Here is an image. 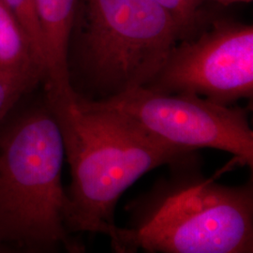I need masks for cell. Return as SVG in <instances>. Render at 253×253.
<instances>
[{
	"instance_id": "7c38bea8",
	"label": "cell",
	"mask_w": 253,
	"mask_h": 253,
	"mask_svg": "<svg viewBox=\"0 0 253 253\" xmlns=\"http://www.w3.org/2000/svg\"><path fill=\"white\" fill-rule=\"evenodd\" d=\"M214 1L222 5H231V4H236V3H250L253 0H214Z\"/></svg>"
},
{
	"instance_id": "9c48e42d",
	"label": "cell",
	"mask_w": 253,
	"mask_h": 253,
	"mask_svg": "<svg viewBox=\"0 0 253 253\" xmlns=\"http://www.w3.org/2000/svg\"><path fill=\"white\" fill-rule=\"evenodd\" d=\"M43 79L33 73H20L0 67V121L22 98L36 90Z\"/></svg>"
},
{
	"instance_id": "4fadbf2b",
	"label": "cell",
	"mask_w": 253,
	"mask_h": 253,
	"mask_svg": "<svg viewBox=\"0 0 253 253\" xmlns=\"http://www.w3.org/2000/svg\"><path fill=\"white\" fill-rule=\"evenodd\" d=\"M0 253H3V251L0 249Z\"/></svg>"
},
{
	"instance_id": "52a82bcc",
	"label": "cell",
	"mask_w": 253,
	"mask_h": 253,
	"mask_svg": "<svg viewBox=\"0 0 253 253\" xmlns=\"http://www.w3.org/2000/svg\"><path fill=\"white\" fill-rule=\"evenodd\" d=\"M77 4L78 0H36L45 60L43 90L50 96H65L74 92L68 58Z\"/></svg>"
},
{
	"instance_id": "277c9868",
	"label": "cell",
	"mask_w": 253,
	"mask_h": 253,
	"mask_svg": "<svg viewBox=\"0 0 253 253\" xmlns=\"http://www.w3.org/2000/svg\"><path fill=\"white\" fill-rule=\"evenodd\" d=\"M77 9L81 23L69 72H78L74 92L87 100L145 86L184 41L175 20L154 0H78Z\"/></svg>"
},
{
	"instance_id": "3957f363",
	"label": "cell",
	"mask_w": 253,
	"mask_h": 253,
	"mask_svg": "<svg viewBox=\"0 0 253 253\" xmlns=\"http://www.w3.org/2000/svg\"><path fill=\"white\" fill-rule=\"evenodd\" d=\"M34 91L0 121V249L82 253L66 227L61 130L44 91Z\"/></svg>"
},
{
	"instance_id": "30bf717a",
	"label": "cell",
	"mask_w": 253,
	"mask_h": 253,
	"mask_svg": "<svg viewBox=\"0 0 253 253\" xmlns=\"http://www.w3.org/2000/svg\"><path fill=\"white\" fill-rule=\"evenodd\" d=\"M9 8L19 24L23 27L32 45L39 61L45 71L43 42L39 18L37 14L36 0H2Z\"/></svg>"
},
{
	"instance_id": "ba28073f",
	"label": "cell",
	"mask_w": 253,
	"mask_h": 253,
	"mask_svg": "<svg viewBox=\"0 0 253 253\" xmlns=\"http://www.w3.org/2000/svg\"><path fill=\"white\" fill-rule=\"evenodd\" d=\"M0 67L20 73L40 75L45 71L39 61L23 27L11 10L0 0Z\"/></svg>"
},
{
	"instance_id": "6da1fadb",
	"label": "cell",
	"mask_w": 253,
	"mask_h": 253,
	"mask_svg": "<svg viewBox=\"0 0 253 253\" xmlns=\"http://www.w3.org/2000/svg\"><path fill=\"white\" fill-rule=\"evenodd\" d=\"M46 98L60 127L71 169L65 220L72 235L110 237L117 228L118 200L130 186L146 172L198 151L160 140L75 92Z\"/></svg>"
},
{
	"instance_id": "8fae6325",
	"label": "cell",
	"mask_w": 253,
	"mask_h": 253,
	"mask_svg": "<svg viewBox=\"0 0 253 253\" xmlns=\"http://www.w3.org/2000/svg\"><path fill=\"white\" fill-rule=\"evenodd\" d=\"M171 14L180 27L184 40L199 33L204 0H154Z\"/></svg>"
},
{
	"instance_id": "5b68a950",
	"label": "cell",
	"mask_w": 253,
	"mask_h": 253,
	"mask_svg": "<svg viewBox=\"0 0 253 253\" xmlns=\"http://www.w3.org/2000/svg\"><path fill=\"white\" fill-rule=\"evenodd\" d=\"M95 101L166 143L228 152L237 164L253 170L249 108L217 104L195 95L158 93L144 86Z\"/></svg>"
},
{
	"instance_id": "8992f818",
	"label": "cell",
	"mask_w": 253,
	"mask_h": 253,
	"mask_svg": "<svg viewBox=\"0 0 253 253\" xmlns=\"http://www.w3.org/2000/svg\"><path fill=\"white\" fill-rule=\"evenodd\" d=\"M144 87L234 105L253 97V27L218 22L181 41Z\"/></svg>"
},
{
	"instance_id": "7a4b0ae2",
	"label": "cell",
	"mask_w": 253,
	"mask_h": 253,
	"mask_svg": "<svg viewBox=\"0 0 253 253\" xmlns=\"http://www.w3.org/2000/svg\"><path fill=\"white\" fill-rule=\"evenodd\" d=\"M126 205L128 226L110 236L114 252L253 253V182L239 186L206 177L197 151Z\"/></svg>"
}]
</instances>
